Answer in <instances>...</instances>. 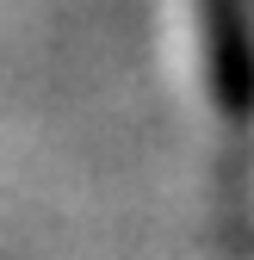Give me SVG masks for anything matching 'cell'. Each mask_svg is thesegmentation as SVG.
<instances>
[{
	"label": "cell",
	"mask_w": 254,
	"mask_h": 260,
	"mask_svg": "<svg viewBox=\"0 0 254 260\" xmlns=\"http://www.w3.org/2000/svg\"><path fill=\"white\" fill-rule=\"evenodd\" d=\"M199 44L211 106L248 124L254 118V0H199Z\"/></svg>",
	"instance_id": "6da1fadb"
}]
</instances>
